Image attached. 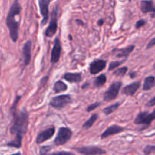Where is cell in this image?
<instances>
[{"mask_svg": "<svg viewBox=\"0 0 155 155\" xmlns=\"http://www.w3.org/2000/svg\"><path fill=\"white\" fill-rule=\"evenodd\" d=\"M51 0H38L40 12L42 15L43 19L41 21V26L47 25L49 19V6Z\"/></svg>", "mask_w": 155, "mask_h": 155, "instance_id": "9", "label": "cell"}, {"mask_svg": "<svg viewBox=\"0 0 155 155\" xmlns=\"http://www.w3.org/2000/svg\"><path fill=\"white\" fill-rule=\"evenodd\" d=\"M88 85H89V84H88V83H86V84H84V85H83L82 87H82L83 89H84V88H86V87H87V86H88Z\"/></svg>", "mask_w": 155, "mask_h": 155, "instance_id": "34", "label": "cell"}, {"mask_svg": "<svg viewBox=\"0 0 155 155\" xmlns=\"http://www.w3.org/2000/svg\"><path fill=\"white\" fill-rule=\"evenodd\" d=\"M12 155H21V153H19V152H18V153H13V154H12Z\"/></svg>", "mask_w": 155, "mask_h": 155, "instance_id": "35", "label": "cell"}, {"mask_svg": "<svg viewBox=\"0 0 155 155\" xmlns=\"http://www.w3.org/2000/svg\"><path fill=\"white\" fill-rule=\"evenodd\" d=\"M145 24H146V21L144 20V19L138 20V21L136 22V24H135V28H136V29H139V28H141V27L145 25Z\"/></svg>", "mask_w": 155, "mask_h": 155, "instance_id": "29", "label": "cell"}, {"mask_svg": "<svg viewBox=\"0 0 155 155\" xmlns=\"http://www.w3.org/2000/svg\"><path fill=\"white\" fill-rule=\"evenodd\" d=\"M125 61H126V59H124V60L123 61H114V62H110V65H109L108 70L109 71H112V70H113L114 68H117V67L120 66V65H122Z\"/></svg>", "mask_w": 155, "mask_h": 155, "instance_id": "26", "label": "cell"}, {"mask_svg": "<svg viewBox=\"0 0 155 155\" xmlns=\"http://www.w3.org/2000/svg\"><path fill=\"white\" fill-rule=\"evenodd\" d=\"M135 49V46L130 45L127 47H125L123 49H116L114 50V52H117L116 53V56L118 58H123V57H128L130 55V53Z\"/></svg>", "mask_w": 155, "mask_h": 155, "instance_id": "17", "label": "cell"}, {"mask_svg": "<svg viewBox=\"0 0 155 155\" xmlns=\"http://www.w3.org/2000/svg\"><path fill=\"white\" fill-rule=\"evenodd\" d=\"M155 120V110L151 113L148 112H141L137 115L134 123L137 125H143L142 129H146L150 125V123Z\"/></svg>", "mask_w": 155, "mask_h": 155, "instance_id": "3", "label": "cell"}, {"mask_svg": "<svg viewBox=\"0 0 155 155\" xmlns=\"http://www.w3.org/2000/svg\"><path fill=\"white\" fill-rule=\"evenodd\" d=\"M71 135H72V132L70 129L67 127L59 128L57 135L54 140V144L56 146L63 145L69 141Z\"/></svg>", "mask_w": 155, "mask_h": 155, "instance_id": "4", "label": "cell"}, {"mask_svg": "<svg viewBox=\"0 0 155 155\" xmlns=\"http://www.w3.org/2000/svg\"><path fill=\"white\" fill-rule=\"evenodd\" d=\"M71 98L68 94H62L55 97L50 101V106L57 110H61L70 104Z\"/></svg>", "mask_w": 155, "mask_h": 155, "instance_id": "7", "label": "cell"}, {"mask_svg": "<svg viewBox=\"0 0 155 155\" xmlns=\"http://www.w3.org/2000/svg\"><path fill=\"white\" fill-rule=\"evenodd\" d=\"M31 41H28L23 45L22 48V56H23V65L24 66L26 67L31 62Z\"/></svg>", "mask_w": 155, "mask_h": 155, "instance_id": "12", "label": "cell"}, {"mask_svg": "<svg viewBox=\"0 0 155 155\" xmlns=\"http://www.w3.org/2000/svg\"><path fill=\"white\" fill-rule=\"evenodd\" d=\"M50 147L44 146L41 148L40 151V155H75L74 153L68 151H57L53 152V153H48V150H50Z\"/></svg>", "mask_w": 155, "mask_h": 155, "instance_id": "19", "label": "cell"}, {"mask_svg": "<svg viewBox=\"0 0 155 155\" xmlns=\"http://www.w3.org/2000/svg\"><path fill=\"white\" fill-rule=\"evenodd\" d=\"M124 131V128L121 127V126H118V125H112L110 127L107 128L105 131L102 133L101 138L102 139L107 138L109 136H111L113 135H116V134L121 133L122 132Z\"/></svg>", "mask_w": 155, "mask_h": 155, "instance_id": "15", "label": "cell"}, {"mask_svg": "<svg viewBox=\"0 0 155 155\" xmlns=\"http://www.w3.org/2000/svg\"><path fill=\"white\" fill-rule=\"evenodd\" d=\"M155 105V96L153 97L152 99H150V101H148V102L147 103V104H146V106L148 107H153V106Z\"/></svg>", "mask_w": 155, "mask_h": 155, "instance_id": "31", "label": "cell"}, {"mask_svg": "<svg viewBox=\"0 0 155 155\" xmlns=\"http://www.w3.org/2000/svg\"><path fill=\"white\" fill-rule=\"evenodd\" d=\"M106 81H107V77H106L105 74H101L98 77H97L96 79L94 80V86L97 87H101L105 84Z\"/></svg>", "mask_w": 155, "mask_h": 155, "instance_id": "24", "label": "cell"}, {"mask_svg": "<svg viewBox=\"0 0 155 155\" xmlns=\"http://www.w3.org/2000/svg\"><path fill=\"white\" fill-rule=\"evenodd\" d=\"M155 87V77L153 76H148L144 79V84H143V90L149 91Z\"/></svg>", "mask_w": 155, "mask_h": 155, "instance_id": "20", "label": "cell"}, {"mask_svg": "<svg viewBox=\"0 0 155 155\" xmlns=\"http://www.w3.org/2000/svg\"><path fill=\"white\" fill-rule=\"evenodd\" d=\"M106 67V61L103 59H97L90 64V73L96 74L102 71Z\"/></svg>", "mask_w": 155, "mask_h": 155, "instance_id": "13", "label": "cell"}, {"mask_svg": "<svg viewBox=\"0 0 155 155\" xmlns=\"http://www.w3.org/2000/svg\"><path fill=\"white\" fill-rule=\"evenodd\" d=\"M61 50H62V46H61L60 41H59V37H56L51 52V58H50L51 63L55 64L59 62L61 55Z\"/></svg>", "mask_w": 155, "mask_h": 155, "instance_id": "10", "label": "cell"}, {"mask_svg": "<svg viewBox=\"0 0 155 155\" xmlns=\"http://www.w3.org/2000/svg\"><path fill=\"white\" fill-rule=\"evenodd\" d=\"M55 133V127L52 126V127L48 128V129H45V130L42 131L41 132L38 134L36 138V142L37 144H40L44 143V141H47V140L50 139L53 136Z\"/></svg>", "mask_w": 155, "mask_h": 155, "instance_id": "11", "label": "cell"}, {"mask_svg": "<svg viewBox=\"0 0 155 155\" xmlns=\"http://www.w3.org/2000/svg\"><path fill=\"white\" fill-rule=\"evenodd\" d=\"M153 70L155 71V62H154V64H153Z\"/></svg>", "mask_w": 155, "mask_h": 155, "instance_id": "36", "label": "cell"}, {"mask_svg": "<svg viewBox=\"0 0 155 155\" xmlns=\"http://www.w3.org/2000/svg\"><path fill=\"white\" fill-rule=\"evenodd\" d=\"M153 46H155V37H153V39H151V40H150V41L147 43L146 48L150 49V48H151V47H153Z\"/></svg>", "mask_w": 155, "mask_h": 155, "instance_id": "30", "label": "cell"}, {"mask_svg": "<svg viewBox=\"0 0 155 155\" xmlns=\"http://www.w3.org/2000/svg\"><path fill=\"white\" fill-rule=\"evenodd\" d=\"M21 7L18 0H15L10 7L6 17V25L9 31V35L12 41L15 43L18 39L19 26H20V14Z\"/></svg>", "mask_w": 155, "mask_h": 155, "instance_id": "2", "label": "cell"}, {"mask_svg": "<svg viewBox=\"0 0 155 155\" xmlns=\"http://www.w3.org/2000/svg\"><path fill=\"white\" fill-rule=\"evenodd\" d=\"M122 87V82L121 81H115V82L112 83L111 85L105 91L104 94V99L105 101H111L116 99L117 95H118L119 92H120V88Z\"/></svg>", "mask_w": 155, "mask_h": 155, "instance_id": "6", "label": "cell"}, {"mask_svg": "<svg viewBox=\"0 0 155 155\" xmlns=\"http://www.w3.org/2000/svg\"><path fill=\"white\" fill-rule=\"evenodd\" d=\"M62 78L70 83H79L81 80V75L80 73H65Z\"/></svg>", "mask_w": 155, "mask_h": 155, "instance_id": "18", "label": "cell"}, {"mask_svg": "<svg viewBox=\"0 0 155 155\" xmlns=\"http://www.w3.org/2000/svg\"><path fill=\"white\" fill-rule=\"evenodd\" d=\"M103 24H104V20H103V19H101V20L98 21V25H99L100 26H101Z\"/></svg>", "mask_w": 155, "mask_h": 155, "instance_id": "33", "label": "cell"}, {"mask_svg": "<svg viewBox=\"0 0 155 155\" xmlns=\"http://www.w3.org/2000/svg\"><path fill=\"white\" fill-rule=\"evenodd\" d=\"M67 88H68V87H67L66 84L62 82V81H57L53 86V90L56 93H61V92L65 91Z\"/></svg>", "mask_w": 155, "mask_h": 155, "instance_id": "22", "label": "cell"}, {"mask_svg": "<svg viewBox=\"0 0 155 155\" xmlns=\"http://www.w3.org/2000/svg\"><path fill=\"white\" fill-rule=\"evenodd\" d=\"M57 20H58V7L55 6L51 12V19L48 28L45 31V35L47 37H52L57 31Z\"/></svg>", "mask_w": 155, "mask_h": 155, "instance_id": "5", "label": "cell"}, {"mask_svg": "<svg viewBox=\"0 0 155 155\" xmlns=\"http://www.w3.org/2000/svg\"><path fill=\"white\" fill-rule=\"evenodd\" d=\"M127 71V67H121V68H118V69L115 70V71H113V74H114L115 76H117V77H123V76H124L125 74H126Z\"/></svg>", "mask_w": 155, "mask_h": 155, "instance_id": "25", "label": "cell"}, {"mask_svg": "<svg viewBox=\"0 0 155 155\" xmlns=\"http://www.w3.org/2000/svg\"><path fill=\"white\" fill-rule=\"evenodd\" d=\"M141 86V82L140 81H135V82L131 83L129 85H126V87H123V94L127 95V96H133L138 88Z\"/></svg>", "mask_w": 155, "mask_h": 155, "instance_id": "16", "label": "cell"}, {"mask_svg": "<svg viewBox=\"0 0 155 155\" xmlns=\"http://www.w3.org/2000/svg\"><path fill=\"white\" fill-rule=\"evenodd\" d=\"M129 76L131 77V78H135V76H136V72L135 71H132V72H131L129 74Z\"/></svg>", "mask_w": 155, "mask_h": 155, "instance_id": "32", "label": "cell"}, {"mask_svg": "<svg viewBox=\"0 0 155 155\" xmlns=\"http://www.w3.org/2000/svg\"><path fill=\"white\" fill-rule=\"evenodd\" d=\"M153 152H155V145H147L144 147V153L145 155H148Z\"/></svg>", "mask_w": 155, "mask_h": 155, "instance_id": "27", "label": "cell"}, {"mask_svg": "<svg viewBox=\"0 0 155 155\" xmlns=\"http://www.w3.org/2000/svg\"><path fill=\"white\" fill-rule=\"evenodd\" d=\"M141 10L144 14L150 13L151 17H155V6L152 0H142L141 2Z\"/></svg>", "mask_w": 155, "mask_h": 155, "instance_id": "14", "label": "cell"}, {"mask_svg": "<svg viewBox=\"0 0 155 155\" xmlns=\"http://www.w3.org/2000/svg\"><path fill=\"white\" fill-rule=\"evenodd\" d=\"M78 153L84 155H102L106 153V150L97 146H84L80 147H74Z\"/></svg>", "mask_w": 155, "mask_h": 155, "instance_id": "8", "label": "cell"}, {"mask_svg": "<svg viewBox=\"0 0 155 155\" xmlns=\"http://www.w3.org/2000/svg\"><path fill=\"white\" fill-rule=\"evenodd\" d=\"M100 105H101V103H98V102L94 103V104H91V105H89L88 107H87V112L93 111V110H94L95 109L97 108Z\"/></svg>", "mask_w": 155, "mask_h": 155, "instance_id": "28", "label": "cell"}, {"mask_svg": "<svg viewBox=\"0 0 155 155\" xmlns=\"http://www.w3.org/2000/svg\"><path fill=\"white\" fill-rule=\"evenodd\" d=\"M97 118H98L97 113H94V114L91 116L90 118H89V120H87V121H86L85 123L83 124V126H82L83 129H90V128L94 124V123L96 122V120H97Z\"/></svg>", "mask_w": 155, "mask_h": 155, "instance_id": "21", "label": "cell"}, {"mask_svg": "<svg viewBox=\"0 0 155 155\" xmlns=\"http://www.w3.org/2000/svg\"><path fill=\"white\" fill-rule=\"evenodd\" d=\"M120 105V102L115 103L114 104H112V105H110V106H109V107L104 108V110H103V112H104L106 115H107V116H108V115H110L111 113H113V112L116 111V110L119 108Z\"/></svg>", "mask_w": 155, "mask_h": 155, "instance_id": "23", "label": "cell"}, {"mask_svg": "<svg viewBox=\"0 0 155 155\" xmlns=\"http://www.w3.org/2000/svg\"><path fill=\"white\" fill-rule=\"evenodd\" d=\"M11 113L14 118V122L10 128V132L12 135H15V138L12 141L7 143V145L20 148L22 144V138L28 131L29 116L25 110H21L18 113L15 110Z\"/></svg>", "mask_w": 155, "mask_h": 155, "instance_id": "1", "label": "cell"}]
</instances>
